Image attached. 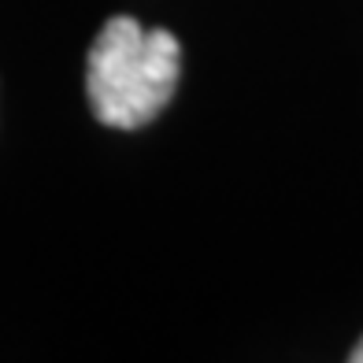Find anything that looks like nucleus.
I'll list each match as a JSON object with an SVG mask.
<instances>
[{"instance_id":"f257e3e1","label":"nucleus","mask_w":363,"mask_h":363,"mask_svg":"<svg viewBox=\"0 0 363 363\" xmlns=\"http://www.w3.org/2000/svg\"><path fill=\"white\" fill-rule=\"evenodd\" d=\"M182 71V45L171 30L115 15L101 26L86 60V96L111 130H141L171 104Z\"/></svg>"},{"instance_id":"f03ea898","label":"nucleus","mask_w":363,"mask_h":363,"mask_svg":"<svg viewBox=\"0 0 363 363\" xmlns=\"http://www.w3.org/2000/svg\"><path fill=\"white\" fill-rule=\"evenodd\" d=\"M352 363H363V337H359V345L352 349Z\"/></svg>"}]
</instances>
